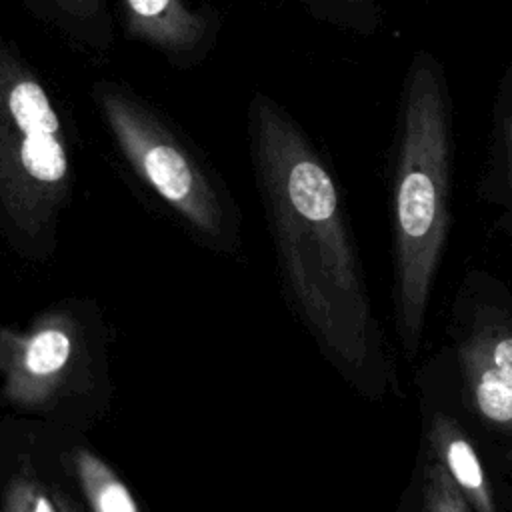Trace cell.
<instances>
[{
    "label": "cell",
    "mask_w": 512,
    "mask_h": 512,
    "mask_svg": "<svg viewBox=\"0 0 512 512\" xmlns=\"http://www.w3.org/2000/svg\"><path fill=\"white\" fill-rule=\"evenodd\" d=\"M396 316L416 350L438 260L450 228L454 100L442 60L420 48L402 76L392 126Z\"/></svg>",
    "instance_id": "1"
},
{
    "label": "cell",
    "mask_w": 512,
    "mask_h": 512,
    "mask_svg": "<svg viewBox=\"0 0 512 512\" xmlns=\"http://www.w3.org/2000/svg\"><path fill=\"white\" fill-rule=\"evenodd\" d=\"M58 98L20 46L0 32V186L58 190L72 170Z\"/></svg>",
    "instance_id": "2"
},
{
    "label": "cell",
    "mask_w": 512,
    "mask_h": 512,
    "mask_svg": "<svg viewBox=\"0 0 512 512\" xmlns=\"http://www.w3.org/2000/svg\"><path fill=\"white\" fill-rule=\"evenodd\" d=\"M122 36L166 66L190 72L214 54L224 18L210 0H116Z\"/></svg>",
    "instance_id": "3"
},
{
    "label": "cell",
    "mask_w": 512,
    "mask_h": 512,
    "mask_svg": "<svg viewBox=\"0 0 512 512\" xmlns=\"http://www.w3.org/2000/svg\"><path fill=\"white\" fill-rule=\"evenodd\" d=\"M20 6L88 62H104L116 44L112 0H18Z\"/></svg>",
    "instance_id": "4"
},
{
    "label": "cell",
    "mask_w": 512,
    "mask_h": 512,
    "mask_svg": "<svg viewBox=\"0 0 512 512\" xmlns=\"http://www.w3.org/2000/svg\"><path fill=\"white\" fill-rule=\"evenodd\" d=\"M430 444L468 504L476 512H494L490 484L478 454L456 422L446 416H436L430 428Z\"/></svg>",
    "instance_id": "5"
},
{
    "label": "cell",
    "mask_w": 512,
    "mask_h": 512,
    "mask_svg": "<svg viewBox=\"0 0 512 512\" xmlns=\"http://www.w3.org/2000/svg\"><path fill=\"white\" fill-rule=\"evenodd\" d=\"M462 368L476 412L492 426L512 432V376L490 360L476 334L462 346Z\"/></svg>",
    "instance_id": "6"
},
{
    "label": "cell",
    "mask_w": 512,
    "mask_h": 512,
    "mask_svg": "<svg viewBox=\"0 0 512 512\" xmlns=\"http://www.w3.org/2000/svg\"><path fill=\"white\" fill-rule=\"evenodd\" d=\"M300 6L308 18L344 34L376 36L386 26L382 0H280Z\"/></svg>",
    "instance_id": "7"
},
{
    "label": "cell",
    "mask_w": 512,
    "mask_h": 512,
    "mask_svg": "<svg viewBox=\"0 0 512 512\" xmlns=\"http://www.w3.org/2000/svg\"><path fill=\"white\" fill-rule=\"evenodd\" d=\"M488 166L512 202V100L496 90L488 128Z\"/></svg>",
    "instance_id": "8"
},
{
    "label": "cell",
    "mask_w": 512,
    "mask_h": 512,
    "mask_svg": "<svg viewBox=\"0 0 512 512\" xmlns=\"http://www.w3.org/2000/svg\"><path fill=\"white\" fill-rule=\"evenodd\" d=\"M424 512H470V504L440 462L426 470Z\"/></svg>",
    "instance_id": "9"
},
{
    "label": "cell",
    "mask_w": 512,
    "mask_h": 512,
    "mask_svg": "<svg viewBox=\"0 0 512 512\" xmlns=\"http://www.w3.org/2000/svg\"><path fill=\"white\" fill-rule=\"evenodd\" d=\"M70 354V340L60 330L36 334L26 350V366L34 374H50L64 366Z\"/></svg>",
    "instance_id": "10"
},
{
    "label": "cell",
    "mask_w": 512,
    "mask_h": 512,
    "mask_svg": "<svg viewBox=\"0 0 512 512\" xmlns=\"http://www.w3.org/2000/svg\"><path fill=\"white\" fill-rule=\"evenodd\" d=\"M476 338L488 352L490 360L508 376H512V332L488 330V332H478Z\"/></svg>",
    "instance_id": "11"
},
{
    "label": "cell",
    "mask_w": 512,
    "mask_h": 512,
    "mask_svg": "<svg viewBox=\"0 0 512 512\" xmlns=\"http://www.w3.org/2000/svg\"><path fill=\"white\" fill-rule=\"evenodd\" d=\"M100 512H136L134 500L130 498L128 490L122 484L110 482L102 488L98 496Z\"/></svg>",
    "instance_id": "12"
},
{
    "label": "cell",
    "mask_w": 512,
    "mask_h": 512,
    "mask_svg": "<svg viewBox=\"0 0 512 512\" xmlns=\"http://www.w3.org/2000/svg\"><path fill=\"white\" fill-rule=\"evenodd\" d=\"M496 90L504 92V94L512 100V58H510V62L506 64V68H504V72H502V76H500V82H498V88H496Z\"/></svg>",
    "instance_id": "13"
},
{
    "label": "cell",
    "mask_w": 512,
    "mask_h": 512,
    "mask_svg": "<svg viewBox=\"0 0 512 512\" xmlns=\"http://www.w3.org/2000/svg\"><path fill=\"white\" fill-rule=\"evenodd\" d=\"M34 512H52V508H50V504H48V500H44V498H40L38 502H36V508H34Z\"/></svg>",
    "instance_id": "14"
}]
</instances>
